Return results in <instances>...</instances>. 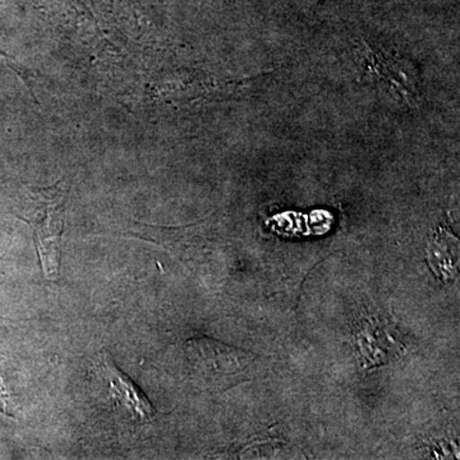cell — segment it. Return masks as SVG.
Instances as JSON below:
<instances>
[{
    "mask_svg": "<svg viewBox=\"0 0 460 460\" xmlns=\"http://www.w3.org/2000/svg\"><path fill=\"white\" fill-rule=\"evenodd\" d=\"M193 368L206 381L217 383L235 376L246 368L250 357L213 339H193L187 344Z\"/></svg>",
    "mask_w": 460,
    "mask_h": 460,
    "instance_id": "cell-2",
    "label": "cell"
},
{
    "mask_svg": "<svg viewBox=\"0 0 460 460\" xmlns=\"http://www.w3.org/2000/svg\"><path fill=\"white\" fill-rule=\"evenodd\" d=\"M9 393L7 392V387L4 385V381H3V377L0 376V411L5 416H12L11 411H9Z\"/></svg>",
    "mask_w": 460,
    "mask_h": 460,
    "instance_id": "cell-4",
    "label": "cell"
},
{
    "mask_svg": "<svg viewBox=\"0 0 460 460\" xmlns=\"http://www.w3.org/2000/svg\"><path fill=\"white\" fill-rule=\"evenodd\" d=\"M66 195L68 189L63 181L48 189L33 190L29 198V214L20 217L33 230L42 272L48 280H57L59 277L60 241L65 230Z\"/></svg>",
    "mask_w": 460,
    "mask_h": 460,
    "instance_id": "cell-1",
    "label": "cell"
},
{
    "mask_svg": "<svg viewBox=\"0 0 460 460\" xmlns=\"http://www.w3.org/2000/svg\"><path fill=\"white\" fill-rule=\"evenodd\" d=\"M102 370L108 380L111 395L113 396L115 402L122 405L133 420L145 423L154 419L156 411L146 395L131 378L114 365L113 359L107 352L102 354Z\"/></svg>",
    "mask_w": 460,
    "mask_h": 460,
    "instance_id": "cell-3",
    "label": "cell"
}]
</instances>
